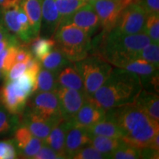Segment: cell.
I'll return each instance as SVG.
<instances>
[{"instance_id":"38","label":"cell","mask_w":159,"mask_h":159,"mask_svg":"<svg viewBox=\"0 0 159 159\" xmlns=\"http://www.w3.org/2000/svg\"><path fill=\"white\" fill-rule=\"evenodd\" d=\"M34 159H58L62 158L58 154L53 150L52 149L49 148L43 144V145L41 147L39 152L35 154V156L33 157Z\"/></svg>"},{"instance_id":"16","label":"cell","mask_w":159,"mask_h":159,"mask_svg":"<svg viewBox=\"0 0 159 159\" xmlns=\"http://www.w3.org/2000/svg\"><path fill=\"white\" fill-rule=\"evenodd\" d=\"M61 17L55 0H42L41 12V37L52 38L61 23Z\"/></svg>"},{"instance_id":"24","label":"cell","mask_w":159,"mask_h":159,"mask_svg":"<svg viewBox=\"0 0 159 159\" xmlns=\"http://www.w3.org/2000/svg\"><path fill=\"white\" fill-rule=\"evenodd\" d=\"M88 131L91 137L92 136H103L111 138L122 139V133L116 123L107 117L89 127Z\"/></svg>"},{"instance_id":"6","label":"cell","mask_w":159,"mask_h":159,"mask_svg":"<svg viewBox=\"0 0 159 159\" xmlns=\"http://www.w3.org/2000/svg\"><path fill=\"white\" fill-rule=\"evenodd\" d=\"M35 94L29 99L25 109L43 119L59 124L63 119L60 108L59 101L55 92H34Z\"/></svg>"},{"instance_id":"39","label":"cell","mask_w":159,"mask_h":159,"mask_svg":"<svg viewBox=\"0 0 159 159\" xmlns=\"http://www.w3.org/2000/svg\"><path fill=\"white\" fill-rule=\"evenodd\" d=\"M139 5L147 15L159 14V0H139Z\"/></svg>"},{"instance_id":"41","label":"cell","mask_w":159,"mask_h":159,"mask_svg":"<svg viewBox=\"0 0 159 159\" xmlns=\"http://www.w3.org/2000/svg\"><path fill=\"white\" fill-rule=\"evenodd\" d=\"M26 63V71H29V72L32 73V74L38 75L39 74L40 69H41V62L35 59L34 57L32 56L30 58L27 60L25 62Z\"/></svg>"},{"instance_id":"42","label":"cell","mask_w":159,"mask_h":159,"mask_svg":"<svg viewBox=\"0 0 159 159\" xmlns=\"http://www.w3.org/2000/svg\"><path fill=\"white\" fill-rule=\"evenodd\" d=\"M141 150V156L142 158H151L156 159L159 158V151L152 150L150 148H144L140 149Z\"/></svg>"},{"instance_id":"3","label":"cell","mask_w":159,"mask_h":159,"mask_svg":"<svg viewBox=\"0 0 159 159\" xmlns=\"http://www.w3.org/2000/svg\"><path fill=\"white\" fill-rule=\"evenodd\" d=\"M143 89L140 78L125 69H113L108 79L91 97L105 111L134 102Z\"/></svg>"},{"instance_id":"23","label":"cell","mask_w":159,"mask_h":159,"mask_svg":"<svg viewBox=\"0 0 159 159\" xmlns=\"http://www.w3.org/2000/svg\"><path fill=\"white\" fill-rule=\"evenodd\" d=\"M20 3L2 8L3 25L9 32L15 35L20 41L22 40V30L18 20V11Z\"/></svg>"},{"instance_id":"19","label":"cell","mask_w":159,"mask_h":159,"mask_svg":"<svg viewBox=\"0 0 159 159\" xmlns=\"http://www.w3.org/2000/svg\"><path fill=\"white\" fill-rule=\"evenodd\" d=\"M134 103L150 119L159 122V98L158 94L142 89Z\"/></svg>"},{"instance_id":"45","label":"cell","mask_w":159,"mask_h":159,"mask_svg":"<svg viewBox=\"0 0 159 159\" xmlns=\"http://www.w3.org/2000/svg\"><path fill=\"white\" fill-rule=\"evenodd\" d=\"M3 77H4V75H3L2 73V71H0V82H1L2 80Z\"/></svg>"},{"instance_id":"20","label":"cell","mask_w":159,"mask_h":159,"mask_svg":"<svg viewBox=\"0 0 159 159\" xmlns=\"http://www.w3.org/2000/svg\"><path fill=\"white\" fill-rule=\"evenodd\" d=\"M20 6L28 18L33 34L37 37L41 30L42 0H21Z\"/></svg>"},{"instance_id":"44","label":"cell","mask_w":159,"mask_h":159,"mask_svg":"<svg viewBox=\"0 0 159 159\" xmlns=\"http://www.w3.org/2000/svg\"><path fill=\"white\" fill-rule=\"evenodd\" d=\"M9 33V31L6 29V27L4 26L2 20L0 19V41L2 39H3L5 36H7Z\"/></svg>"},{"instance_id":"7","label":"cell","mask_w":159,"mask_h":159,"mask_svg":"<svg viewBox=\"0 0 159 159\" xmlns=\"http://www.w3.org/2000/svg\"><path fill=\"white\" fill-rule=\"evenodd\" d=\"M147 16L146 12L139 4L129 5L120 13L112 30L125 35L144 33Z\"/></svg>"},{"instance_id":"22","label":"cell","mask_w":159,"mask_h":159,"mask_svg":"<svg viewBox=\"0 0 159 159\" xmlns=\"http://www.w3.org/2000/svg\"><path fill=\"white\" fill-rule=\"evenodd\" d=\"M40 62H41L42 68L57 73V74L64 67L72 64V63L69 61L68 58L63 55V53L56 46L48 54L45 55L40 61Z\"/></svg>"},{"instance_id":"5","label":"cell","mask_w":159,"mask_h":159,"mask_svg":"<svg viewBox=\"0 0 159 159\" xmlns=\"http://www.w3.org/2000/svg\"><path fill=\"white\" fill-rule=\"evenodd\" d=\"M74 63L82 78L87 97L92 96L102 86L113 70L112 65L96 55Z\"/></svg>"},{"instance_id":"10","label":"cell","mask_w":159,"mask_h":159,"mask_svg":"<svg viewBox=\"0 0 159 159\" xmlns=\"http://www.w3.org/2000/svg\"><path fill=\"white\" fill-rule=\"evenodd\" d=\"M72 25L92 36L100 27V21L94 7L89 2L69 16L61 19L59 25Z\"/></svg>"},{"instance_id":"43","label":"cell","mask_w":159,"mask_h":159,"mask_svg":"<svg viewBox=\"0 0 159 159\" xmlns=\"http://www.w3.org/2000/svg\"><path fill=\"white\" fill-rule=\"evenodd\" d=\"M148 148H150L152 149V150L159 151V133L156 135H155V136L150 141Z\"/></svg>"},{"instance_id":"17","label":"cell","mask_w":159,"mask_h":159,"mask_svg":"<svg viewBox=\"0 0 159 159\" xmlns=\"http://www.w3.org/2000/svg\"><path fill=\"white\" fill-rule=\"evenodd\" d=\"M72 123L69 121H62L52 129L49 134L43 142L44 144L55 150L62 158H66L65 156V139L67 131Z\"/></svg>"},{"instance_id":"14","label":"cell","mask_w":159,"mask_h":159,"mask_svg":"<svg viewBox=\"0 0 159 159\" xmlns=\"http://www.w3.org/2000/svg\"><path fill=\"white\" fill-rule=\"evenodd\" d=\"M91 144V136L88 129L71 125L65 139L66 158H73L81 149Z\"/></svg>"},{"instance_id":"25","label":"cell","mask_w":159,"mask_h":159,"mask_svg":"<svg viewBox=\"0 0 159 159\" xmlns=\"http://www.w3.org/2000/svg\"><path fill=\"white\" fill-rule=\"evenodd\" d=\"M123 144L124 142L121 139L103 136H92L91 137V145L101 152L105 158H110L111 154Z\"/></svg>"},{"instance_id":"8","label":"cell","mask_w":159,"mask_h":159,"mask_svg":"<svg viewBox=\"0 0 159 159\" xmlns=\"http://www.w3.org/2000/svg\"><path fill=\"white\" fill-rule=\"evenodd\" d=\"M88 2L96 11L105 33L114 28L119 15L127 7L123 0H89Z\"/></svg>"},{"instance_id":"15","label":"cell","mask_w":159,"mask_h":159,"mask_svg":"<svg viewBox=\"0 0 159 159\" xmlns=\"http://www.w3.org/2000/svg\"><path fill=\"white\" fill-rule=\"evenodd\" d=\"M25 113L20 115V125H25L28 128L31 134L40 139L47 138L55 125H58L56 123L43 119V117L31 112V111L25 110Z\"/></svg>"},{"instance_id":"12","label":"cell","mask_w":159,"mask_h":159,"mask_svg":"<svg viewBox=\"0 0 159 159\" xmlns=\"http://www.w3.org/2000/svg\"><path fill=\"white\" fill-rule=\"evenodd\" d=\"M27 97L13 85L5 82L0 89V103L11 114L21 115L25 110Z\"/></svg>"},{"instance_id":"30","label":"cell","mask_w":159,"mask_h":159,"mask_svg":"<svg viewBox=\"0 0 159 159\" xmlns=\"http://www.w3.org/2000/svg\"><path fill=\"white\" fill-rule=\"evenodd\" d=\"M61 19L69 16L88 3L89 0H55Z\"/></svg>"},{"instance_id":"29","label":"cell","mask_w":159,"mask_h":159,"mask_svg":"<svg viewBox=\"0 0 159 159\" xmlns=\"http://www.w3.org/2000/svg\"><path fill=\"white\" fill-rule=\"evenodd\" d=\"M19 116L11 114L4 107L0 106V135L15 130L21 124Z\"/></svg>"},{"instance_id":"36","label":"cell","mask_w":159,"mask_h":159,"mask_svg":"<svg viewBox=\"0 0 159 159\" xmlns=\"http://www.w3.org/2000/svg\"><path fill=\"white\" fill-rule=\"evenodd\" d=\"M75 159H102L105 158V156L96 150L92 145H88L81 149L75 156L73 157Z\"/></svg>"},{"instance_id":"34","label":"cell","mask_w":159,"mask_h":159,"mask_svg":"<svg viewBox=\"0 0 159 159\" xmlns=\"http://www.w3.org/2000/svg\"><path fill=\"white\" fill-rule=\"evenodd\" d=\"M139 58H142L158 67L159 65V46L158 43L150 42L142 49Z\"/></svg>"},{"instance_id":"13","label":"cell","mask_w":159,"mask_h":159,"mask_svg":"<svg viewBox=\"0 0 159 159\" xmlns=\"http://www.w3.org/2000/svg\"><path fill=\"white\" fill-rule=\"evenodd\" d=\"M106 111L93 101L90 97L86 100L74 118L69 121L73 125L81 128H89L105 117Z\"/></svg>"},{"instance_id":"4","label":"cell","mask_w":159,"mask_h":159,"mask_svg":"<svg viewBox=\"0 0 159 159\" xmlns=\"http://www.w3.org/2000/svg\"><path fill=\"white\" fill-rule=\"evenodd\" d=\"M52 38L55 46L71 63L84 59L91 49V36L75 25H59Z\"/></svg>"},{"instance_id":"37","label":"cell","mask_w":159,"mask_h":159,"mask_svg":"<svg viewBox=\"0 0 159 159\" xmlns=\"http://www.w3.org/2000/svg\"><path fill=\"white\" fill-rule=\"evenodd\" d=\"M26 71V63L25 62L16 63L13 65V66L10 69L7 73L5 75V82H10L17 79L21 75H22Z\"/></svg>"},{"instance_id":"18","label":"cell","mask_w":159,"mask_h":159,"mask_svg":"<svg viewBox=\"0 0 159 159\" xmlns=\"http://www.w3.org/2000/svg\"><path fill=\"white\" fill-rule=\"evenodd\" d=\"M122 69L136 75L140 78L142 86H148L152 79L158 75V67L142 58L133 60Z\"/></svg>"},{"instance_id":"33","label":"cell","mask_w":159,"mask_h":159,"mask_svg":"<svg viewBox=\"0 0 159 159\" xmlns=\"http://www.w3.org/2000/svg\"><path fill=\"white\" fill-rule=\"evenodd\" d=\"M110 158L114 159H137L142 158L140 149L129 146L124 142L111 154Z\"/></svg>"},{"instance_id":"21","label":"cell","mask_w":159,"mask_h":159,"mask_svg":"<svg viewBox=\"0 0 159 159\" xmlns=\"http://www.w3.org/2000/svg\"><path fill=\"white\" fill-rule=\"evenodd\" d=\"M59 86L75 89L85 92L84 85L80 75L75 66L71 64L67 66L59 71L57 76Z\"/></svg>"},{"instance_id":"32","label":"cell","mask_w":159,"mask_h":159,"mask_svg":"<svg viewBox=\"0 0 159 159\" xmlns=\"http://www.w3.org/2000/svg\"><path fill=\"white\" fill-rule=\"evenodd\" d=\"M144 32L150 38L151 42L159 43V14L147 16Z\"/></svg>"},{"instance_id":"40","label":"cell","mask_w":159,"mask_h":159,"mask_svg":"<svg viewBox=\"0 0 159 159\" xmlns=\"http://www.w3.org/2000/svg\"><path fill=\"white\" fill-rule=\"evenodd\" d=\"M32 56H33V55L31 54V52L29 49L20 45L19 48H18L16 55L15 63L19 62H26Z\"/></svg>"},{"instance_id":"11","label":"cell","mask_w":159,"mask_h":159,"mask_svg":"<svg viewBox=\"0 0 159 159\" xmlns=\"http://www.w3.org/2000/svg\"><path fill=\"white\" fill-rule=\"evenodd\" d=\"M13 142L18 153L25 158H33L44 144L43 140L33 136L23 125H20L15 130Z\"/></svg>"},{"instance_id":"26","label":"cell","mask_w":159,"mask_h":159,"mask_svg":"<svg viewBox=\"0 0 159 159\" xmlns=\"http://www.w3.org/2000/svg\"><path fill=\"white\" fill-rule=\"evenodd\" d=\"M57 73L46 69H40L36 78V89L35 92H55L58 88Z\"/></svg>"},{"instance_id":"31","label":"cell","mask_w":159,"mask_h":159,"mask_svg":"<svg viewBox=\"0 0 159 159\" xmlns=\"http://www.w3.org/2000/svg\"><path fill=\"white\" fill-rule=\"evenodd\" d=\"M19 46H10L0 52V71L4 77L15 63V57Z\"/></svg>"},{"instance_id":"2","label":"cell","mask_w":159,"mask_h":159,"mask_svg":"<svg viewBox=\"0 0 159 159\" xmlns=\"http://www.w3.org/2000/svg\"><path fill=\"white\" fill-rule=\"evenodd\" d=\"M150 42L145 33L125 35L114 30L109 33L102 31L91 41V49L94 55L117 68L122 69L126 63L139 58L142 49Z\"/></svg>"},{"instance_id":"28","label":"cell","mask_w":159,"mask_h":159,"mask_svg":"<svg viewBox=\"0 0 159 159\" xmlns=\"http://www.w3.org/2000/svg\"><path fill=\"white\" fill-rule=\"evenodd\" d=\"M36 75L26 71L22 75L12 81V83L27 98H29L36 89Z\"/></svg>"},{"instance_id":"27","label":"cell","mask_w":159,"mask_h":159,"mask_svg":"<svg viewBox=\"0 0 159 159\" xmlns=\"http://www.w3.org/2000/svg\"><path fill=\"white\" fill-rule=\"evenodd\" d=\"M31 54L33 56L41 61L55 47V41L53 38H44L38 35L30 41Z\"/></svg>"},{"instance_id":"35","label":"cell","mask_w":159,"mask_h":159,"mask_svg":"<svg viewBox=\"0 0 159 159\" xmlns=\"http://www.w3.org/2000/svg\"><path fill=\"white\" fill-rule=\"evenodd\" d=\"M18 152L13 140L0 142V159L16 158Z\"/></svg>"},{"instance_id":"1","label":"cell","mask_w":159,"mask_h":159,"mask_svg":"<svg viewBox=\"0 0 159 159\" xmlns=\"http://www.w3.org/2000/svg\"><path fill=\"white\" fill-rule=\"evenodd\" d=\"M105 117L117 125L122 133L123 142L134 148H147L159 133V122L147 116L134 102L108 109Z\"/></svg>"},{"instance_id":"9","label":"cell","mask_w":159,"mask_h":159,"mask_svg":"<svg viewBox=\"0 0 159 159\" xmlns=\"http://www.w3.org/2000/svg\"><path fill=\"white\" fill-rule=\"evenodd\" d=\"M55 93L64 121H71L88 97L85 93L82 91L62 86H58Z\"/></svg>"}]
</instances>
